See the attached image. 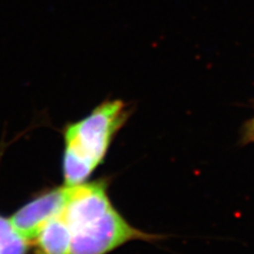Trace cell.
I'll list each match as a JSON object with an SVG mask.
<instances>
[{
  "instance_id": "6da1fadb",
  "label": "cell",
  "mask_w": 254,
  "mask_h": 254,
  "mask_svg": "<svg viewBox=\"0 0 254 254\" xmlns=\"http://www.w3.org/2000/svg\"><path fill=\"white\" fill-rule=\"evenodd\" d=\"M62 215L71 233V254H108L132 241H154L127 221L111 202L104 180L69 187Z\"/></svg>"
},
{
  "instance_id": "7a4b0ae2",
  "label": "cell",
  "mask_w": 254,
  "mask_h": 254,
  "mask_svg": "<svg viewBox=\"0 0 254 254\" xmlns=\"http://www.w3.org/2000/svg\"><path fill=\"white\" fill-rule=\"evenodd\" d=\"M128 118L121 100L103 102L64 130V185L75 187L88 180L104 161L111 142Z\"/></svg>"
},
{
  "instance_id": "3957f363",
  "label": "cell",
  "mask_w": 254,
  "mask_h": 254,
  "mask_svg": "<svg viewBox=\"0 0 254 254\" xmlns=\"http://www.w3.org/2000/svg\"><path fill=\"white\" fill-rule=\"evenodd\" d=\"M68 195L69 187L65 185L48 190L23 204L10 219L19 233L32 244L43 226L63 213Z\"/></svg>"
},
{
  "instance_id": "277c9868",
  "label": "cell",
  "mask_w": 254,
  "mask_h": 254,
  "mask_svg": "<svg viewBox=\"0 0 254 254\" xmlns=\"http://www.w3.org/2000/svg\"><path fill=\"white\" fill-rule=\"evenodd\" d=\"M35 254H71V233L63 215L50 219L32 242Z\"/></svg>"
},
{
  "instance_id": "5b68a950",
  "label": "cell",
  "mask_w": 254,
  "mask_h": 254,
  "mask_svg": "<svg viewBox=\"0 0 254 254\" xmlns=\"http://www.w3.org/2000/svg\"><path fill=\"white\" fill-rule=\"evenodd\" d=\"M32 244L22 236L9 217L0 215V254H28Z\"/></svg>"
},
{
  "instance_id": "8992f818",
  "label": "cell",
  "mask_w": 254,
  "mask_h": 254,
  "mask_svg": "<svg viewBox=\"0 0 254 254\" xmlns=\"http://www.w3.org/2000/svg\"><path fill=\"white\" fill-rule=\"evenodd\" d=\"M244 140L246 143L254 141V118L247 123V125H246Z\"/></svg>"
}]
</instances>
